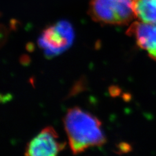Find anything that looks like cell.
<instances>
[{
    "instance_id": "5",
    "label": "cell",
    "mask_w": 156,
    "mask_h": 156,
    "mask_svg": "<svg viewBox=\"0 0 156 156\" xmlns=\"http://www.w3.org/2000/svg\"><path fill=\"white\" fill-rule=\"evenodd\" d=\"M127 34L134 36L137 45L156 61V24L135 22L128 28Z\"/></svg>"
},
{
    "instance_id": "4",
    "label": "cell",
    "mask_w": 156,
    "mask_h": 156,
    "mask_svg": "<svg viewBox=\"0 0 156 156\" xmlns=\"http://www.w3.org/2000/svg\"><path fill=\"white\" fill-rule=\"evenodd\" d=\"M66 143L58 140L53 127L48 126L30 140L26 147L25 155L30 156H54L62 151Z\"/></svg>"
},
{
    "instance_id": "1",
    "label": "cell",
    "mask_w": 156,
    "mask_h": 156,
    "mask_svg": "<svg viewBox=\"0 0 156 156\" xmlns=\"http://www.w3.org/2000/svg\"><path fill=\"white\" fill-rule=\"evenodd\" d=\"M63 122L74 154H79L91 147L102 146L106 142L100 120L79 107L68 110Z\"/></svg>"
},
{
    "instance_id": "2",
    "label": "cell",
    "mask_w": 156,
    "mask_h": 156,
    "mask_svg": "<svg viewBox=\"0 0 156 156\" xmlns=\"http://www.w3.org/2000/svg\"><path fill=\"white\" fill-rule=\"evenodd\" d=\"M89 15L96 22L127 25L135 17L133 0H91Z\"/></svg>"
},
{
    "instance_id": "3",
    "label": "cell",
    "mask_w": 156,
    "mask_h": 156,
    "mask_svg": "<svg viewBox=\"0 0 156 156\" xmlns=\"http://www.w3.org/2000/svg\"><path fill=\"white\" fill-rule=\"evenodd\" d=\"M74 32L71 24L61 20L45 28L38 39V45L47 56L60 54L73 44Z\"/></svg>"
},
{
    "instance_id": "6",
    "label": "cell",
    "mask_w": 156,
    "mask_h": 156,
    "mask_svg": "<svg viewBox=\"0 0 156 156\" xmlns=\"http://www.w3.org/2000/svg\"><path fill=\"white\" fill-rule=\"evenodd\" d=\"M133 7L139 21L156 24V0H133Z\"/></svg>"
}]
</instances>
